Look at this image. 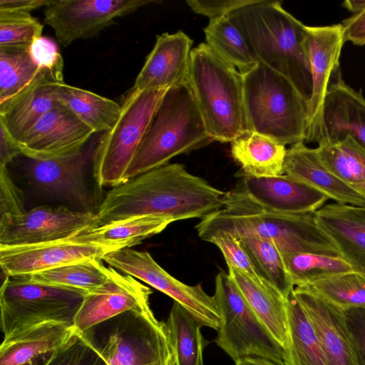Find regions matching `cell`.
Here are the masks:
<instances>
[{
    "mask_svg": "<svg viewBox=\"0 0 365 365\" xmlns=\"http://www.w3.org/2000/svg\"><path fill=\"white\" fill-rule=\"evenodd\" d=\"M225 195L184 165L168 163L110 190L96 213V227L143 215L202 219L223 207Z\"/></svg>",
    "mask_w": 365,
    "mask_h": 365,
    "instance_id": "cell-1",
    "label": "cell"
},
{
    "mask_svg": "<svg viewBox=\"0 0 365 365\" xmlns=\"http://www.w3.org/2000/svg\"><path fill=\"white\" fill-rule=\"evenodd\" d=\"M206 242L220 233L237 238L254 236L272 240L282 255L313 253L341 257L334 242L317 226L314 213L287 214L255 202L238 187L225 192L223 207L195 227Z\"/></svg>",
    "mask_w": 365,
    "mask_h": 365,
    "instance_id": "cell-2",
    "label": "cell"
},
{
    "mask_svg": "<svg viewBox=\"0 0 365 365\" xmlns=\"http://www.w3.org/2000/svg\"><path fill=\"white\" fill-rule=\"evenodd\" d=\"M228 16L259 62L287 78L309 103L312 81L304 46L307 26L279 1L255 0Z\"/></svg>",
    "mask_w": 365,
    "mask_h": 365,
    "instance_id": "cell-3",
    "label": "cell"
},
{
    "mask_svg": "<svg viewBox=\"0 0 365 365\" xmlns=\"http://www.w3.org/2000/svg\"><path fill=\"white\" fill-rule=\"evenodd\" d=\"M212 141L186 78L166 90L125 173V182Z\"/></svg>",
    "mask_w": 365,
    "mask_h": 365,
    "instance_id": "cell-4",
    "label": "cell"
},
{
    "mask_svg": "<svg viewBox=\"0 0 365 365\" xmlns=\"http://www.w3.org/2000/svg\"><path fill=\"white\" fill-rule=\"evenodd\" d=\"M187 79L213 140L231 143L248 133L242 77L235 67L202 43L191 51Z\"/></svg>",
    "mask_w": 365,
    "mask_h": 365,
    "instance_id": "cell-5",
    "label": "cell"
},
{
    "mask_svg": "<svg viewBox=\"0 0 365 365\" xmlns=\"http://www.w3.org/2000/svg\"><path fill=\"white\" fill-rule=\"evenodd\" d=\"M241 74L247 132L267 135L285 146L304 143L308 101L295 86L260 62Z\"/></svg>",
    "mask_w": 365,
    "mask_h": 365,
    "instance_id": "cell-6",
    "label": "cell"
},
{
    "mask_svg": "<svg viewBox=\"0 0 365 365\" xmlns=\"http://www.w3.org/2000/svg\"><path fill=\"white\" fill-rule=\"evenodd\" d=\"M167 89H131L121 105L120 115L99 137L93 160V177L99 186L125 182L133 160Z\"/></svg>",
    "mask_w": 365,
    "mask_h": 365,
    "instance_id": "cell-7",
    "label": "cell"
},
{
    "mask_svg": "<svg viewBox=\"0 0 365 365\" xmlns=\"http://www.w3.org/2000/svg\"><path fill=\"white\" fill-rule=\"evenodd\" d=\"M86 292L5 276L0 289L3 339L41 324L71 322Z\"/></svg>",
    "mask_w": 365,
    "mask_h": 365,
    "instance_id": "cell-8",
    "label": "cell"
},
{
    "mask_svg": "<svg viewBox=\"0 0 365 365\" xmlns=\"http://www.w3.org/2000/svg\"><path fill=\"white\" fill-rule=\"evenodd\" d=\"M214 298L220 314L217 344L235 361L261 357L285 365L283 348L254 312L228 273L215 277Z\"/></svg>",
    "mask_w": 365,
    "mask_h": 365,
    "instance_id": "cell-9",
    "label": "cell"
},
{
    "mask_svg": "<svg viewBox=\"0 0 365 365\" xmlns=\"http://www.w3.org/2000/svg\"><path fill=\"white\" fill-rule=\"evenodd\" d=\"M94 351L107 365H175L165 322L152 309L128 312Z\"/></svg>",
    "mask_w": 365,
    "mask_h": 365,
    "instance_id": "cell-10",
    "label": "cell"
},
{
    "mask_svg": "<svg viewBox=\"0 0 365 365\" xmlns=\"http://www.w3.org/2000/svg\"><path fill=\"white\" fill-rule=\"evenodd\" d=\"M102 260L173 298L200 326L218 330V307L214 297L208 295L200 283L191 286L179 281L161 267L150 253L130 247L110 251Z\"/></svg>",
    "mask_w": 365,
    "mask_h": 365,
    "instance_id": "cell-11",
    "label": "cell"
},
{
    "mask_svg": "<svg viewBox=\"0 0 365 365\" xmlns=\"http://www.w3.org/2000/svg\"><path fill=\"white\" fill-rule=\"evenodd\" d=\"M153 0H51L45 6L44 22L51 26L58 43L67 47L79 39L97 36L119 18Z\"/></svg>",
    "mask_w": 365,
    "mask_h": 365,
    "instance_id": "cell-12",
    "label": "cell"
},
{
    "mask_svg": "<svg viewBox=\"0 0 365 365\" xmlns=\"http://www.w3.org/2000/svg\"><path fill=\"white\" fill-rule=\"evenodd\" d=\"M96 227V213L65 206L41 205L0 221V246L34 245L68 240Z\"/></svg>",
    "mask_w": 365,
    "mask_h": 365,
    "instance_id": "cell-13",
    "label": "cell"
},
{
    "mask_svg": "<svg viewBox=\"0 0 365 365\" xmlns=\"http://www.w3.org/2000/svg\"><path fill=\"white\" fill-rule=\"evenodd\" d=\"M351 137L365 151V98L341 78L340 68L332 75L321 117L307 133L306 142L334 144Z\"/></svg>",
    "mask_w": 365,
    "mask_h": 365,
    "instance_id": "cell-14",
    "label": "cell"
},
{
    "mask_svg": "<svg viewBox=\"0 0 365 365\" xmlns=\"http://www.w3.org/2000/svg\"><path fill=\"white\" fill-rule=\"evenodd\" d=\"M95 132L71 110L58 103L19 142L21 155L46 160L78 153Z\"/></svg>",
    "mask_w": 365,
    "mask_h": 365,
    "instance_id": "cell-15",
    "label": "cell"
},
{
    "mask_svg": "<svg viewBox=\"0 0 365 365\" xmlns=\"http://www.w3.org/2000/svg\"><path fill=\"white\" fill-rule=\"evenodd\" d=\"M151 293L150 288L135 277L110 267L107 280L85 294L73 317V327L81 338L94 326L119 314L151 310Z\"/></svg>",
    "mask_w": 365,
    "mask_h": 365,
    "instance_id": "cell-16",
    "label": "cell"
},
{
    "mask_svg": "<svg viewBox=\"0 0 365 365\" xmlns=\"http://www.w3.org/2000/svg\"><path fill=\"white\" fill-rule=\"evenodd\" d=\"M112 248L68 240L18 246H0V265L5 276L20 277L68 263L101 259Z\"/></svg>",
    "mask_w": 365,
    "mask_h": 365,
    "instance_id": "cell-17",
    "label": "cell"
},
{
    "mask_svg": "<svg viewBox=\"0 0 365 365\" xmlns=\"http://www.w3.org/2000/svg\"><path fill=\"white\" fill-rule=\"evenodd\" d=\"M98 139L72 155L46 160L28 158L27 177L38 190L46 195L87 206L90 195L86 182V171L89 163H93Z\"/></svg>",
    "mask_w": 365,
    "mask_h": 365,
    "instance_id": "cell-18",
    "label": "cell"
},
{
    "mask_svg": "<svg viewBox=\"0 0 365 365\" xmlns=\"http://www.w3.org/2000/svg\"><path fill=\"white\" fill-rule=\"evenodd\" d=\"M293 294L307 316L329 365H363L344 311L298 288L294 287Z\"/></svg>",
    "mask_w": 365,
    "mask_h": 365,
    "instance_id": "cell-19",
    "label": "cell"
},
{
    "mask_svg": "<svg viewBox=\"0 0 365 365\" xmlns=\"http://www.w3.org/2000/svg\"><path fill=\"white\" fill-rule=\"evenodd\" d=\"M344 43L341 24L307 26L304 46L310 66L312 92L308 103L307 133L321 117L331 77L340 68L339 57Z\"/></svg>",
    "mask_w": 365,
    "mask_h": 365,
    "instance_id": "cell-20",
    "label": "cell"
},
{
    "mask_svg": "<svg viewBox=\"0 0 365 365\" xmlns=\"http://www.w3.org/2000/svg\"><path fill=\"white\" fill-rule=\"evenodd\" d=\"M237 187L262 206L287 214L314 213L329 200L323 193L286 174L256 178L242 173Z\"/></svg>",
    "mask_w": 365,
    "mask_h": 365,
    "instance_id": "cell-21",
    "label": "cell"
},
{
    "mask_svg": "<svg viewBox=\"0 0 365 365\" xmlns=\"http://www.w3.org/2000/svg\"><path fill=\"white\" fill-rule=\"evenodd\" d=\"M192 45L182 31L158 36L131 89H168L185 79Z\"/></svg>",
    "mask_w": 365,
    "mask_h": 365,
    "instance_id": "cell-22",
    "label": "cell"
},
{
    "mask_svg": "<svg viewBox=\"0 0 365 365\" xmlns=\"http://www.w3.org/2000/svg\"><path fill=\"white\" fill-rule=\"evenodd\" d=\"M60 83H64L63 79L47 70H41L21 91L0 103V125L18 143L58 103L56 89Z\"/></svg>",
    "mask_w": 365,
    "mask_h": 365,
    "instance_id": "cell-23",
    "label": "cell"
},
{
    "mask_svg": "<svg viewBox=\"0 0 365 365\" xmlns=\"http://www.w3.org/2000/svg\"><path fill=\"white\" fill-rule=\"evenodd\" d=\"M81 339L73 323L41 324L9 339L0 346V365H23L45 354H61Z\"/></svg>",
    "mask_w": 365,
    "mask_h": 365,
    "instance_id": "cell-24",
    "label": "cell"
},
{
    "mask_svg": "<svg viewBox=\"0 0 365 365\" xmlns=\"http://www.w3.org/2000/svg\"><path fill=\"white\" fill-rule=\"evenodd\" d=\"M284 174L291 176L325 195L339 204L365 207V195L345 184L322 162L316 148L304 142L287 149Z\"/></svg>",
    "mask_w": 365,
    "mask_h": 365,
    "instance_id": "cell-25",
    "label": "cell"
},
{
    "mask_svg": "<svg viewBox=\"0 0 365 365\" xmlns=\"http://www.w3.org/2000/svg\"><path fill=\"white\" fill-rule=\"evenodd\" d=\"M317 226L355 272L365 274V220L348 205L332 203L314 212Z\"/></svg>",
    "mask_w": 365,
    "mask_h": 365,
    "instance_id": "cell-26",
    "label": "cell"
},
{
    "mask_svg": "<svg viewBox=\"0 0 365 365\" xmlns=\"http://www.w3.org/2000/svg\"><path fill=\"white\" fill-rule=\"evenodd\" d=\"M226 264L229 275L286 354L289 347L287 299L267 282Z\"/></svg>",
    "mask_w": 365,
    "mask_h": 365,
    "instance_id": "cell-27",
    "label": "cell"
},
{
    "mask_svg": "<svg viewBox=\"0 0 365 365\" xmlns=\"http://www.w3.org/2000/svg\"><path fill=\"white\" fill-rule=\"evenodd\" d=\"M173 222V219L167 217L143 215L84 230L68 240L116 250L140 244L163 231Z\"/></svg>",
    "mask_w": 365,
    "mask_h": 365,
    "instance_id": "cell-28",
    "label": "cell"
},
{
    "mask_svg": "<svg viewBox=\"0 0 365 365\" xmlns=\"http://www.w3.org/2000/svg\"><path fill=\"white\" fill-rule=\"evenodd\" d=\"M285 145L267 135L247 133L231 142V154L249 177H274L284 174Z\"/></svg>",
    "mask_w": 365,
    "mask_h": 365,
    "instance_id": "cell-29",
    "label": "cell"
},
{
    "mask_svg": "<svg viewBox=\"0 0 365 365\" xmlns=\"http://www.w3.org/2000/svg\"><path fill=\"white\" fill-rule=\"evenodd\" d=\"M56 98L95 133L110 130L117 122L122 110L121 105L110 98L65 83L57 85Z\"/></svg>",
    "mask_w": 365,
    "mask_h": 365,
    "instance_id": "cell-30",
    "label": "cell"
},
{
    "mask_svg": "<svg viewBox=\"0 0 365 365\" xmlns=\"http://www.w3.org/2000/svg\"><path fill=\"white\" fill-rule=\"evenodd\" d=\"M289 347L285 365H329L315 331L292 293L287 299Z\"/></svg>",
    "mask_w": 365,
    "mask_h": 365,
    "instance_id": "cell-31",
    "label": "cell"
},
{
    "mask_svg": "<svg viewBox=\"0 0 365 365\" xmlns=\"http://www.w3.org/2000/svg\"><path fill=\"white\" fill-rule=\"evenodd\" d=\"M203 30L205 43L240 73L259 62L242 31L229 16L210 20Z\"/></svg>",
    "mask_w": 365,
    "mask_h": 365,
    "instance_id": "cell-32",
    "label": "cell"
},
{
    "mask_svg": "<svg viewBox=\"0 0 365 365\" xmlns=\"http://www.w3.org/2000/svg\"><path fill=\"white\" fill-rule=\"evenodd\" d=\"M165 325L175 365H203L201 326L178 302L174 301Z\"/></svg>",
    "mask_w": 365,
    "mask_h": 365,
    "instance_id": "cell-33",
    "label": "cell"
},
{
    "mask_svg": "<svg viewBox=\"0 0 365 365\" xmlns=\"http://www.w3.org/2000/svg\"><path fill=\"white\" fill-rule=\"evenodd\" d=\"M101 260L98 258L85 259L20 277L33 282L88 293L102 285L109 277L110 267L104 266Z\"/></svg>",
    "mask_w": 365,
    "mask_h": 365,
    "instance_id": "cell-34",
    "label": "cell"
},
{
    "mask_svg": "<svg viewBox=\"0 0 365 365\" xmlns=\"http://www.w3.org/2000/svg\"><path fill=\"white\" fill-rule=\"evenodd\" d=\"M323 164L345 184L365 195V151L349 136L316 148Z\"/></svg>",
    "mask_w": 365,
    "mask_h": 365,
    "instance_id": "cell-35",
    "label": "cell"
},
{
    "mask_svg": "<svg viewBox=\"0 0 365 365\" xmlns=\"http://www.w3.org/2000/svg\"><path fill=\"white\" fill-rule=\"evenodd\" d=\"M238 239L259 276L287 299L293 293L294 287L285 268L282 255L274 242L254 236Z\"/></svg>",
    "mask_w": 365,
    "mask_h": 365,
    "instance_id": "cell-36",
    "label": "cell"
},
{
    "mask_svg": "<svg viewBox=\"0 0 365 365\" xmlns=\"http://www.w3.org/2000/svg\"><path fill=\"white\" fill-rule=\"evenodd\" d=\"M344 311L365 307V274L352 271L295 287Z\"/></svg>",
    "mask_w": 365,
    "mask_h": 365,
    "instance_id": "cell-37",
    "label": "cell"
},
{
    "mask_svg": "<svg viewBox=\"0 0 365 365\" xmlns=\"http://www.w3.org/2000/svg\"><path fill=\"white\" fill-rule=\"evenodd\" d=\"M285 268L294 287L354 271L342 257L313 253L282 255Z\"/></svg>",
    "mask_w": 365,
    "mask_h": 365,
    "instance_id": "cell-38",
    "label": "cell"
},
{
    "mask_svg": "<svg viewBox=\"0 0 365 365\" xmlns=\"http://www.w3.org/2000/svg\"><path fill=\"white\" fill-rule=\"evenodd\" d=\"M41 71L29 48H0V103L21 91Z\"/></svg>",
    "mask_w": 365,
    "mask_h": 365,
    "instance_id": "cell-39",
    "label": "cell"
},
{
    "mask_svg": "<svg viewBox=\"0 0 365 365\" xmlns=\"http://www.w3.org/2000/svg\"><path fill=\"white\" fill-rule=\"evenodd\" d=\"M43 29L30 13L0 11V48H29Z\"/></svg>",
    "mask_w": 365,
    "mask_h": 365,
    "instance_id": "cell-40",
    "label": "cell"
},
{
    "mask_svg": "<svg viewBox=\"0 0 365 365\" xmlns=\"http://www.w3.org/2000/svg\"><path fill=\"white\" fill-rule=\"evenodd\" d=\"M208 242L220 249L226 263L255 279H262L238 238L228 233H220L211 237Z\"/></svg>",
    "mask_w": 365,
    "mask_h": 365,
    "instance_id": "cell-41",
    "label": "cell"
},
{
    "mask_svg": "<svg viewBox=\"0 0 365 365\" xmlns=\"http://www.w3.org/2000/svg\"><path fill=\"white\" fill-rule=\"evenodd\" d=\"M29 51L34 63L41 70H47L63 79V59L56 43L51 38L41 36L29 46Z\"/></svg>",
    "mask_w": 365,
    "mask_h": 365,
    "instance_id": "cell-42",
    "label": "cell"
},
{
    "mask_svg": "<svg viewBox=\"0 0 365 365\" xmlns=\"http://www.w3.org/2000/svg\"><path fill=\"white\" fill-rule=\"evenodd\" d=\"M26 212L22 190L12 180L7 167L0 166V221Z\"/></svg>",
    "mask_w": 365,
    "mask_h": 365,
    "instance_id": "cell-43",
    "label": "cell"
},
{
    "mask_svg": "<svg viewBox=\"0 0 365 365\" xmlns=\"http://www.w3.org/2000/svg\"><path fill=\"white\" fill-rule=\"evenodd\" d=\"M255 0H187L192 11L203 15L210 20L227 16L237 9L250 4Z\"/></svg>",
    "mask_w": 365,
    "mask_h": 365,
    "instance_id": "cell-44",
    "label": "cell"
},
{
    "mask_svg": "<svg viewBox=\"0 0 365 365\" xmlns=\"http://www.w3.org/2000/svg\"><path fill=\"white\" fill-rule=\"evenodd\" d=\"M344 315L361 362L365 365V307L344 310Z\"/></svg>",
    "mask_w": 365,
    "mask_h": 365,
    "instance_id": "cell-45",
    "label": "cell"
},
{
    "mask_svg": "<svg viewBox=\"0 0 365 365\" xmlns=\"http://www.w3.org/2000/svg\"><path fill=\"white\" fill-rule=\"evenodd\" d=\"M344 40L358 46L365 44V9L341 23Z\"/></svg>",
    "mask_w": 365,
    "mask_h": 365,
    "instance_id": "cell-46",
    "label": "cell"
},
{
    "mask_svg": "<svg viewBox=\"0 0 365 365\" xmlns=\"http://www.w3.org/2000/svg\"><path fill=\"white\" fill-rule=\"evenodd\" d=\"M19 155H21L19 143L0 125V166L7 167Z\"/></svg>",
    "mask_w": 365,
    "mask_h": 365,
    "instance_id": "cell-47",
    "label": "cell"
},
{
    "mask_svg": "<svg viewBox=\"0 0 365 365\" xmlns=\"http://www.w3.org/2000/svg\"><path fill=\"white\" fill-rule=\"evenodd\" d=\"M51 0H0V11L28 12L47 6Z\"/></svg>",
    "mask_w": 365,
    "mask_h": 365,
    "instance_id": "cell-48",
    "label": "cell"
},
{
    "mask_svg": "<svg viewBox=\"0 0 365 365\" xmlns=\"http://www.w3.org/2000/svg\"><path fill=\"white\" fill-rule=\"evenodd\" d=\"M236 365H278L271 360L261 358L249 356L240 359L235 361Z\"/></svg>",
    "mask_w": 365,
    "mask_h": 365,
    "instance_id": "cell-49",
    "label": "cell"
},
{
    "mask_svg": "<svg viewBox=\"0 0 365 365\" xmlns=\"http://www.w3.org/2000/svg\"><path fill=\"white\" fill-rule=\"evenodd\" d=\"M342 6L357 14L365 9V0H346L343 2Z\"/></svg>",
    "mask_w": 365,
    "mask_h": 365,
    "instance_id": "cell-50",
    "label": "cell"
},
{
    "mask_svg": "<svg viewBox=\"0 0 365 365\" xmlns=\"http://www.w3.org/2000/svg\"><path fill=\"white\" fill-rule=\"evenodd\" d=\"M80 352L75 353L69 356L68 360L61 365H85L83 362V356Z\"/></svg>",
    "mask_w": 365,
    "mask_h": 365,
    "instance_id": "cell-51",
    "label": "cell"
},
{
    "mask_svg": "<svg viewBox=\"0 0 365 365\" xmlns=\"http://www.w3.org/2000/svg\"><path fill=\"white\" fill-rule=\"evenodd\" d=\"M351 210L359 216L361 218L365 220V207H356L349 205Z\"/></svg>",
    "mask_w": 365,
    "mask_h": 365,
    "instance_id": "cell-52",
    "label": "cell"
},
{
    "mask_svg": "<svg viewBox=\"0 0 365 365\" xmlns=\"http://www.w3.org/2000/svg\"><path fill=\"white\" fill-rule=\"evenodd\" d=\"M58 354H53L46 362L44 365H49L53 359H55L58 356ZM55 365H61V364H55Z\"/></svg>",
    "mask_w": 365,
    "mask_h": 365,
    "instance_id": "cell-53",
    "label": "cell"
},
{
    "mask_svg": "<svg viewBox=\"0 0 365 365\" xmlns=\"http://www.w3.org/2000/svg\"><path fill=\"white\" fill-rule=\"evenodd\" d=\"M23 365H37V364H36V361L34 359V360L31 361L29 362H27V363H26V364H24Z\"/></svg>",
    "mask_w": 365,
    "mask_h": 365,
    "instance_id": "cell-54",
    "label": "cell"
},
{
    "mask_svg": "<svg viewBox=\"0 0 365 365\" xmlns=\"http://www.w3.org/2000/svg\"><path fill=\"white\" fill-rule=\"evenodd\" d=\"M105 365H107V364H105Z\"/></svg>",
    "mask_w": 365,
    "mask_h": 365,
    "instance_id": "cell-55",
    "label": "cell"
}]
</instances>
